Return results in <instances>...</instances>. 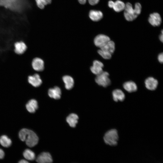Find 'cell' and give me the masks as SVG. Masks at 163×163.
I'll list each match as a JSON object with an SVG mask.
<instances>
[{
    "label": "cell",
    "mask_w": 163,
    "mask_h": 163,
    "mask_svg": "<svg viewBox=\"0 0 163 163\" xmlns=\"http://www.w3.org/2000/svg\"><path fill=\"white\" fill-rule=\"evenodd\" d=\"M79 3L81 4H84L87 0H78ZM90 5H94L97 4L100 0H88Z\"/></svg>",
    "instance_id": "obj_26"
},
{
    "label": "cell",
    "mask_w": 163,
    "mask_h": 163,
    "mask_svg": "<svg viewBox=\"0 0 163 163\" xmlns=\"http://www.w3.org/2000/svg\"><path fill=\"white\" fill-rule=\"evenodd\" d=\"M145 86L146 88L150 91L155 90L158 85V81L152 77L147 78L145 81Z\"/></svg>",
    "instance_id": "obj_9"
},
{
    "label": "cell",
    "mask_w": 163,
    "mask_h": 163,
    "mask_svg": "<svg viewBox=\"0 0 163 163\" xmlns=\"http://www.w3.org/2000/svg\"><path fill=\"white\" fill-rule=\"evenodd\" d=\"M61 94V90L60 88L57 86H55L53 88H50L48 91L49 96L55 99L60 98Z\"/></svg>",
    "instance_id": "obj_14"
},
{
    "label": "cell",
    "mask_w": 163,
    "mask_h": 163,
    "mask_svg": "<svg viewBox=\"0 0 163 163\" xmlns=\"http://www.w3.org/2000/svg\"><path fill=\"white\" fill-rule=\"evenodd\" d=\"M27 80L28 83L35 88L40 87L42 83L40 76L37 73H34L33 75H28Z\"/></svg>",
    "instance_id": "obj_5"
},
{
    "label": "cell",
    "mask_w": 163,
    "mask_h": 163,
    "mask_svg": "<svg viewBox=\"0 0 163 163\" xmlns=\"http://www.w3.org/2000/svg\"><path fill=\"white\" fill-rule=\"evenodd\" d=\"M62 80L65 85V87L67 90L72 89L74 85V81L72 77L69 75H65L62 77Z\"/></svg>",
    "instance_id": "obj_20"
},
{
    "label": "cell",
    "mask_w": 163,
    "mask_h": 163,
    "mask_svg": "<svg viewBox=\"0 0 163 163\" xmlns=\"http://www.w3.org/2000/svg\"><path fill=\"white\" fill-rule=\"evenodd\" d=\"M119 136L117 130L113 129L107 131L104 134V140L107 145L114 146L117 144Z\"/></svg>",
    "instance_id": "obj_3"
},
{
    "label": "cell",
    "mask_w": 163,
    "mask_h": 163,
    "mask_svg": "<svg viewBox=\"0 0 163 163\" xmlns=\"http://www.w3.org/2000/svg\"><path fill=\"white\" fill-rule=\"evenodd\" d=\"M27 110L30 113H34L38 108L37 101L35 99L29 100L26 105Z\"/></svg>",
    "instance_id": "obj_16"
},
{
    "label": "cell",
    "mask_w": 163,
    "mask_h": 163,
    "mask_svg": "<svg viewBox=\"0 0 163 163\" xmlns=\"http://www.w3.org/2000/svg\"><path fill=\"white\" fill-rule=\"evenodd\" d=\"M37 6L40 9L44 8L45 6L50 4L51 0H35Z\"/></svg>",
    "instance_id": "obj_24"
},
{
    "label": "cell",
    "mask_w": 163,
    "mask_h": 163,
    "mask_svg": "<svg viewBox=\"0 0 163 163\" xmlns=\"http://www.w3.org/2000/svg\"><path fill=\"white\" fill-rule=\"evenodd\" d=\"M113 98L114 101H122L125 99V96L124 92L120 89H117L113 90L112 92Z\"/></svg>",
    "instance_id": "obj_13"
},
{
    "label": "cell",
    "mask_w": 163,
    "mask_h": 163,
    "mask_svg": "<svg viewBox=\"0 0 163 163\" xmlns=\"http://www.w3.org/2000/svg\"><path fill=\"white\" fill-rule=\"evenodd\" d=\"M36 161L39 163H47L52 162L53 160L50 153L47 152H43L38 156Z\"/></svg>",
    "instance_id": "obj_12"
},
{
    "label": "cell",
    "mask_w": 163,
    "mask_h": 163,
    "mask_svg": "<svg viewBox=\"0 0 163 163\" xmlns=\"http://www.w3.org/2000/svg\"><path fill=\"white\" fill-rule=\"evenodd\" d=\"M110 39L108 36L104 34H99L97 36L94 40L95 45L100 48L104 46Z\"/></svg>",
    "instance_id": "obj_7"
},
{
    "label": "cell",
    "mask_w": 163,
    "mask_h": 163,
    "mask_svg": "<svg viewBox=\"0 0 163 163\" xmlns=\"http://www.w3.org/2000/svg\"><path fill=\"white\" fill-rule=\"evenodd\" d=\"M125 4L122 1L118 0L114 2L113 8L117 12H120L124 9Z\"/></svg>",
    "instance_id": "obj_22"
},
{
    "label": "cell",
    "mask_w": 163,
    "mask_h": 163,
    "mask_svg": "<svg viewBox=\"0 0 163 163\" xmlns=\"http://www.w3.org/2000/svg\"><path fill=\"white\" fill-rule=\"evenodd\" d=\"M104 66V64L101 62L95 60L93 62V65L91 67L90 70L93 73L97 75L103 71Z\"/></svg>",
    "instance_id": "obj_11"
},
{
    "label": "cell",
    "mask_w": 163,
    "mask_h": 163,
    "mask_svg": "<svg viewBox=\"0 0 163 163\" xmlns=\"http://www.w3.org/2000/svg\"><path fill=\"white\" fill-rule=\"evenodd\" d=\"M14 53L18 55L24 54L27 49V44L23 41H17L14 44Z\"/></svg>",
    "instance_id": "obj_8"
},
{
    "label": "cell",
    "mask_w": 163,
    "mask_h": 163,
    "mask_svg": "<svg viewBox=\"0 0 163 163\" xmlns=\"http://www.w3.org/2000/svg\"><path fill=\"white\" fill-rule=\"evenodd\" d=\"M114 2L112 1H110L108 2V6L111 8H113L114 5Z\"/></svg>",
    "instance_id": "obj_28"
},
{
    "label": "cell",
    "mask_w": 163,
    "mask_h": 163,
    "mask_svg": "<svg viewBox=\"0 0 163 163\" xmlns=\"http://www.w3.org/2000/svg\"><path fill=\"white\" fill-rule=\"evenodd\" d=\"M19 163H29V162L27 161V160H25L22 159L20 160L19 162Z\"/></svg>",
    "instance_id": "obj_31"
},
{
    "label": "cell",
    "mask_w": 163,
    "mask_h": 163,
    "mask_svg": "<svg viewBox=\"0 0 163 163\" xmlns=\"http://www.w3.org/2000/svg\"><path fill=\"white\" fill-rule=\"evenodd\" d=\"M158 62L161 63H162L163 62V53H160L158 56Z\"/></svg>",
    "instance_id": "obj_27"
},
{
    "label": "cell",
    "mask_w": 163,
    "mask_h": 163,
    "mask_svg": "<svg viewBox=\"0 0 163 163\" xmlns=\"http://www.w3.org/2000/svg\"><path fill=\"white\" fill-rule=\"evenodd\" d=\"M163 30L161 31V34L160 35L159 37V38L160 40L162 42H163Z\"/></svg>",
    "instance_id": "obj_30"
},
{
    "label": "cell",
    "mask_w": 163,
    "mask_h": 163,
    "mask_svg": "<svg viewBox=\"0 0 163 163\" xmlns=\"http://www.w3.org/2000/svg\"><path fill=\"white\" fill-rule=\"evenodd\" d=\"M20 139L22 141H25L26 145L31 147L36 145L39 138L36 134L33 131L27 129H21L19 133Z\"/></svg>",
    "instance_id": "obj_1"
},
{
    "label": "cell",
    "mask_w": 163,
    "mask_h": 163,
    "mask_svg": "<svg viewBox=\"0 0 163 163\" xmlns=\"http://www.w3.org/2000/svg\"><path fill=\"white\" fill-rule=\"evenodd\" d=\"M148 21L152 26L156 27L159 26L161 22V19L160 14L156 12L151 14L149 18Z\"/></svg>",
    "instance_id": "obj_10"
},
{
    "label": "cell",
    "mask_w": 163,
    "mask_h": 163,
    "mask_svg": "<svg viewBox=\"0 0 163 163\" xmlns=\"http://www.w3.org/2000/svg\"><path fill=\"white\" fill-rule=\"evenodd\" d=\"M97 52L104 59H109L111 58L112 55L110 53L106 52L101 49L99 50Z\"/></svg>",
    "instance_id": "obj_25"
},
{
    "label": "cell",
    "mask_w": 163,
    "mask_h": 163,
    "mask_svg": "<svg viewBox=\"0 0 163 163\" xmlns=\"http://www.w3.org/2000/svg\"><path fill=\"white\" fill-rule=\"evenodd\" d=\"M124 89L129 93L136 91L137 90V86L136 83L133 81H128L123 84Z\"/></svg>",
    "instance_id": "obj_15"
},
{
    "label": "cell",
    "mask_w": 163,
    "mask_h": 163,
    "mask_svg": "<svg viewBox=\"0 0 163 163\" xmlns=\"http://www.w3.org/2000/svg\"><path fill=\"white\" fill-rule=\"evenodd\" d=\"M142 6L139 3H136L133 9L132 5L129 2L125 4L124 9V16L126 20L132 21L137 18L141 13Z\"/></svg>",
    "instance_id": "obj_2"
},
{
    "label": "cell",
    "mask_w": 163,
    "mask_h": 163,
    "mask_svg": "<svg viewBox=\"0 0 163 163\" xmlns=\"http://www.w3.org/2000/svg\"><path fill=\"white\" fill-rule=\"evenodd\" d=\"M31 65L33 69L36 72H41L44 68V63L43 60L38 57L34 58L31 62Z\"/></svg>",
    "instance_id": "obj_6"
},
{
    "label": "cell",
    "mask_w": 163,
    "mask_h": 163,
    "mask_svg": "<svg viewBox=\"0 0 163 163\" xmlns=\"http://www.w3.org/2000/svg\"><path fill=\"white\" fill-rule=\"evenodd\" d=\"M0 143L3 147L7 148L11 145L12 142L7 136L3 135L0 137Z\"/></svg>",
    "instance_id": "obj_21"
},
{
    "label": "cell",
    "mask_w": 163,
    "mask_h": 163,
    "mask_svg": "<svg viewBox=\"0 0 163 163\" xmlns=\"http://www.w3.org/2000/svg\"><path fill=\"white\" fill-rule=\"evenodd\" d=\"M24 157L27 160L30 161L34 160L35 158L34 153L29 149H25L23 153Z\"/></svg>",
    "instance_id": "obj_23"
},
{
    "label": "cell",
    "mask_w": 163,
    "mask_h": 163,
    "mask_svg": "<svg viewBox=\"0 0 163 163\" xmlns=\"http://www.w3.org/2000/svg\"><path fill=\"white\" fill-rule=\"evenodd\" d=\"M5 153L4 151L0 149V159H2L4 157Z\"/></svg>",
    "instance_id": "obj_29"
},
{
    "label": "cell",
    "mask_w": 163,
    "mask_h": 163,
    "mask_svg": "<svg viewBox=\"0 0 163 163\" xmlns=\"http://www.w3.org/2000/svg\"><path fill=\"white\" fill-rule=\"evenodd\" d=\"M89 16L90 18L92 21H97L102 18L103 14L100 11L92 10L90 11Z\"/></svg>",
    "instance_id": "obj_17"
},
{
    "label": "cell",
    "mask_w": 163,
    "mask_h": 163,
    "mask_svg": "<svg viewBox=\"0 0 163 163\" xmlns=\"http://www.w3.org/2000/svg\"><path fill=\"white\" fill-rule=\"evenodd\" d=\"M109 76V73L107 72L103 71L97 75L95 78V82L98 85L104 87H106L111 84Z\"/></svg>",
    "instance_id": "obj_4"
},
{
    "label": "cell",
    "mask_w": 163,
    "mask_h": 163,
    "mask_svg": "<svg viewBox=\"0 0 163 163\" xmlns=\"http://www.w3.org/2000/svg\"><path fill=\"white\" fill-rule=\"evenodd\" d=\"M78 117L77 114L72 113L67 117L66 120L71 127H75L78 123Z\"/></svg>",
    "instance_id": "obj_18"
},
{
    "label": "cell",
    "mask_w": 163,
    "mask_h": 163,
    "mask_svg": "<svg viewBox=\"0 0 163 163\" xmlns=\"http://www.w3.org/2000/svg\"><path fill=\"white\" fill-rule=\"evenodd\" d=\"M100 49L112 54L115 50V43L113 41L110 40Z\"/></svg>",
    "instance_id": "obj_19"
}]
</instances>
